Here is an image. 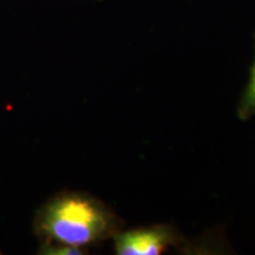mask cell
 <instances>
[{"mask_svg": "<svg viewBox=\"0 0 255 255\" xmlns=\"http://www.w3.org/2000/svg\"><path fill=\"white\" fill-rule=\"evenodd\" d=\"M237 113L239 120L247 121L255 116V50L254 59L250 70V77L239 101Z\"/></svg>", "mask_w": 255, "mask_h": 255, "instance_id": "3", "label": "cell"}, {"mask_svg": "<svg viewBox=\"0 0 255 255\" xmlns=\"http://www.w3.org/2000/svg\"><path fill=\"white\" fill-rule=\"evenodd\" d=\"M84 250L81 248L68 246V245H60V244H51V242H45L43 247L40 248V254L46 255H77L84 254Z\"/></svg>", "mask_w": 255, "mask_h": 255, "instance_id": "4", "label": "cell"}, {"mask_svg": "<svg viewBox=\"0 0 255 255\" xmlns=\"http://www.w3.org/2000/svg\"><path fill=\"white\" fill-rule=\"evenodd\" d=\"M113 241L117 255H159L180 248L186 239L174 226L157 223L128 231L122 229Z\"/></svg>", "mask_w": 255, "mask_h": 255, "instance_id": "2", "label": "cell"}, {"mask_svg": "<svg viewBox=\"0 0 255 255\" xmlns=\"http://www.w3.org/2000/svg\"><path fill=\"white\" fill-rule=\"evenodd\" d=\"M124 222L103 202L87 194L65 193L41 208L37 229L51 244L84 250L123 229Z\"/></svg>", "mask_w": 255, "mask_h": 255, "instance_id": "1", "label": "cell"}]
</instances>
